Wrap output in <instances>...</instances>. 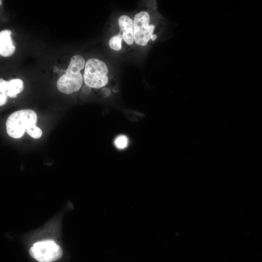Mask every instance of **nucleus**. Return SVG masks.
I'll list each match as a JSON object with an SVG mask.
<instances>
[{
  "mask_svg": "<svg viewBox=\"0 0 262 262\" xmlns=\"http://www.w3.org/2000/svg\"><path fill=\"white\" fill-rule=\"evenodd\" d=\"M85 60L81 55L73 56L65 73L59 77L57 87L59 91L70 94L78 91L82 86L83 76L80 71L84 68Z\"/></svg>",
  "mask_w": 262,
  "mask_h": 262,
  "instance_id": "obj_1",
  "label": "nucleus"
},
{
  "mask_svg": "<svg viewBox=\"0 0 262 262\" xmlns=\"http://www.w3.org/2000/svg\"><path fill=\"white\" fill-rule=\"evenodd\" d=\"M37 120V115L32 110L25 109L14 112L6 120L7 133L13 138H19L23 135L27 129L36 124Z\"/></svg>",
  "mask_w": 262,
  "mask_h": 262,
  "instance_id": "obj_2",
  "label": "nucleus"
},
{
  "mask_svg": "<svg viewBox=\"0 0 262 262\" xmlns=\"http://www.w3.org/2000/svg\"><path fill=\"white\" fill-rule=\"evenodd\" d=\"M108 67L103 61L91 58L85 64L83 80L86 85L91 88H100L105 86L108 82Z\"/></svg>",
  "mask_w": 262,
  "mask_h": 262,
  "instance_id": "obj_3",
  "label": "nucleus"
},
{
  "mask_svg": "<svg viewBox=\"0 0 262 262\" xmlns=\"http://www.w3.org/2000/svg\"><path fill=\"white\" fill-rule=\"evenodd\" d=\"M29 253L39 262H53L62 257L63 251L54 241L47 240L33 244L29 249Z\"/></svg>",
  "mask_w": 262,
  "mask_h": 262,
  "instance_id": "obj_4",
  "label": "nucleus"
},
{
  "mask_svg": "<svg viewBox=\"0 0 262 262\" xmlns=\"http://www.w3.org/2000/svg\"><path fill=\"white\" fill-rule=\"evenodd\" d=\"M150 16L145 11L137 13L133 19V37L135 43L145 46L151 39L155 29L154 24H150Z\"/></svg>",
  "mask_w": 262,
  "mask_h": 262,
  "instance_id": "obj_5",
  "label": "nucleus"
},
{
  "mask_svg": "<svg viewBox=\"0 0 262 262\" xmlns=\"http://www.w3.org/2000/svg\"><path fill=\"white\" fill-rule=\"evenodd\" d=\"M118 25L124 41L129 45H132L134 41L133 20L128 16L122 15L119 17Z\"/></svg>",
  "mask_w": 262,
  "mask_h": 262,
  "instance_id": "obj_6",
  "label": "nucleus"
},
{
  "mask_svg": "<svg viewBox=\"0 0 262 262\" xmlns=\"http://www.w3.org/2000/svg\"><path fill=\"white\" fill-rule=\"evenodd\" d=\"M11 33L9 30H4L0 32V54L2 56H10L15 51L16 47L11 39Z\"/></svg>",
  "mask_w": 262,
  "mask_h": 262,
  "instance_id": "obj_7",
  "label": "nucleus"
},
{
  "mask_svg": "<svg viewBox=\"0 0 262 262\" xmlns=\"http://www.w3.org/2000/svg\"><path fill=\"white\" fill-rule=\"evenodd\" d=\"M23 89V82L20 79H12L7 82V95L11 98L16 97L17 94L21 92Z\"/></svg>",
  "mask_w": 262,
  "mask_h": 262,
  "instance_id": "obj_8",
  "label": "nucleus"
},
{
  "mask_svg": "<svg viewBox=\"0 0 262 262\" xmlns=\"http://www.w3.org/2000/svg\"><path fill=\"white\" fill-rule=\"evenodd\" d=\"M122 36L120 33L111 37L109 42L110 48L116 51L120 50L122 48Z\"/></svg>",
  "mask_w": 262,
  "mask_h": 262,
  "instance_id": "obj_9",
  "label": "nucleus"
},
{
  "mask_svg": "<svg viewBox=\"0 0 262 262\" xmlns=\"http://www.w3.org/2000/svg\"><path fill=\"white\" fill-rule=\"evenodd\" d=\"M26 132L32 137L34 139L40 138L42 134V130L36 126V124L32 125L26 130Z\"/></svg>",
  "mask_w": 262,
  "mask_h": 262,
  "instance_id": "obj_10",
  "label": "nucleus"
},
{
  "mask_svg": "<svg viewBox=\"0 0 262 262\" xmlns=\"http://www.w3.org/2000/svg\"><path fill=\"white\" fill-rule=\"evenodd\" d=\"M128 144L127 137L123 135L118 136L115 141V144L119 149H123L127 147Z\"/></svg>",
  "mask_w": 262,
  "mask_h": 262,
  "instance_id": "obj_11",
  "label": "nucleus"
},
{
  "mask_svg": "<svg viewBox=\"0 0 262 262\" xmlns=\"http://www.w3.org/2000/svg\"><path fill=\"white\" fill-rule=\"evenodd\" d=\"M7 93L1 92L0 94V105H4L7 101Z\"/></svg>",
  "mask_w": 262,
  "mask_h": 262,
  "instance_id": "obj_12",
  "label": "nucleus"
},
{
  "mask_svg": "<svg viewBox=\"0 0 262 262\" xmlns=\"http://www.w3.org/2000/svg\"><path fill=\"white\" fill-rule=\"evenodd\" d=\"M82 90L85 94H89L91 91V87L85 84L82 88Z\"/></svg>",
  "mask_w": 262,
  "mask_h": 262,
  "instance_id": "obj_13",
  "label": "nucleus"
},
{
  "mask_svg": "<svg viewBox=\"0 0 262 262\" xmlns=\"http://www.w3.org/2000/svg\"><path fill=\"white\" fill-rule=\"evenodd\" d=\"M156 38H157V35L155 34H153L151 37V39L152 41H154Z\"/></svg>",
  "mask_w": 262,
  "mask_h": 262,
  "instance_id": "obj_14",
  "label": "nucleus"
}]
</instances>
